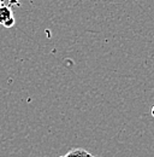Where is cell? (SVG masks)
Returning a JSON list of instances; mask_svg holds the SVG:
<instances>
[{
	"mask_svg": "<svg viewBox=\"0 0 154 157\" xmlns=\"http://www.w3.org/2000/svg\"><path fill=\"white\" fill-rule=\"evenodd\" d=\"M15 22H16V20H15V17H11L10 20H7L2 25L4 27H6V28H11V27H13L15 25Z\"/></svg>",
	"mask_w": 154,
	"mask_h": 157,
	"instance_id": "3",
	"label": "cell"
},
{
	"mask_svg": "<svg viewBox=\"0 0 154 157\" xmlns=\"http://www.w3.org/2000/svg\"><path fill=\"white\" fill-rule=\"evenodd\" d=\"M13 17L12 7L9 6H0V24H4L7 20Z\"/></svg>",
	"mask_w": 154,
	"mask_h": 157,
	"instance_id": "1",
	"label": "cell"
},
{
	"mask_svg": "<svg viewBox=\"0 0 154 157\" xmlns=\"http://www.w3.org/2000/svg\"><path fill=\"white\" fill-rule=\"evenodd\" d=\"M0 6H2V5H1V1H0Z\"/></svg>",
	"mask_w": 154,
	"mask_h": 157,
	"instance_id": "6",
	"label": "cell"
},
{
	"mask_svg": "<svg viewBox=\"0 0 154 157\" xmlns=\"http://www.w3.org/2000/svg\"><path fill=\"white\" fill-rule=\"evenodd\" d=\"M151 113H152V116L154 117V105H153V108H152V110H151Z\"/></svg>",
	"mask_w": 154,
	"mask_h": 157,
	"instance_id": "4",
	"label": "cell"
},
{
	"mask_svg": "<svg viewBox=\"0 0 154 157\" xmlns=\"http://www.w3.org/2000/svg\"><path fill=\"white\" fill-rule=\"evenodd\" d=\"M88 157H95V156H93V155H90V154H89V156Z\"/></svg>",
	"mask_w": 154,
	"mask_h": 157,
	"instance_id": "5",
	"label": "cell"
},
{
	"mask_svg": "<svg viewBox=\"0 0 154 157\" xmlns=\"http://www.w3.org/2000/svg\"><path fill=\"white\" fill-rule=\"evenodd\" d=\"M89 156V152L82 147H76V149H72L70 150L68 154H65L63 157H88Z\"/></svg>",
	"mask_w": 154,
	"mask_h": 157,
	"instance_id": "2",
	"label": "cell"
}]
</instances>
